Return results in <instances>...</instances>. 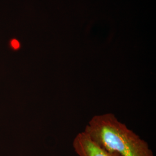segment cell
Segmentation results:
<instances>
[{
    "label": "cell",
    "mask_w": 156,
    "mask_h": 156,
    "mask_svg": "<svg viewBox=\"0 0 156 156\" xmlns=\"http://www.w3.org/2000/svg\"><path fill=\"white\" fill-rule=\"evenodd\" d=\"M10 44H11L12 48L15 50L18 49L20 46V42H19V41L17 40L16 39H15V38L11 40Z\"/></svg>",
    "instance_id": "3"
},
{
    "label": "cell",
    "mask_w": 156,
    "mask_h": 156,
    "mask_svg": "<svg viewBox=\"0 0 156 156\" xmlns=\"http://www.w3.org/2000/svg\"><path fill=\"white\" fill-rule=\"evenodd\" d=\"M83 131L106 150L121 156H154L148 143L113 113L93 116Z\"/></svg>",
    "instance_id": "1"
},
{
    "label": "cell",
    "mask_w": 156,
    "mask_h": 156,
    "mask_svg": "<svg viewBox=\"0 0 156 156\" xmlns=\"http://www.w3.org/2000/svg\"><path fill=\"white\" fill-rule=\"evenodd\" d=\"M73 149L78 156H121L108 151L92 140L83 131L78 133L73 142Z\"/></svg>",
    "instance_id": "2"
}]
</instances>
